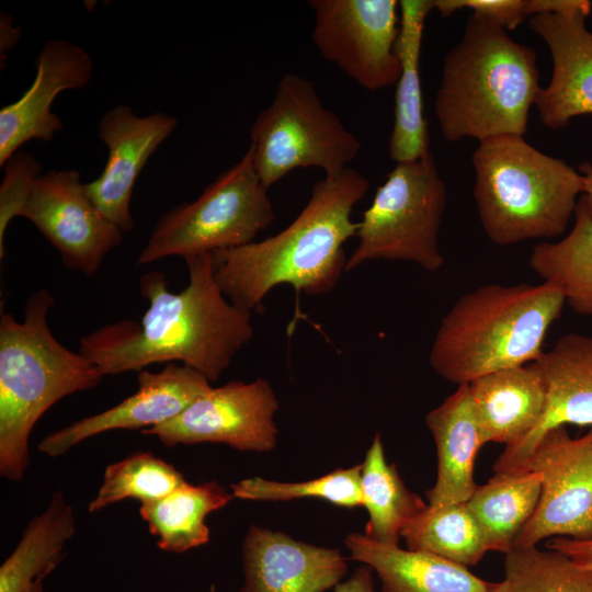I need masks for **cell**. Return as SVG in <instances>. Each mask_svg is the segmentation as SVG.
<instances>
[{"instance_id": "52a82bcc", "label": "cell", "mask_w": 592, "mask_h": 592, "mask_svg": "<svg viewBox=\"0 0 592 592\" xmlns=\"http://www.w3.org/2000/svg\"><path fill=\"white\" fill-rule=\"evenodd\" d=\"M0 186V259L10 221L31 220L60 254L67 270L93 276L105 257L123 242V232L96 208L75 169L49 170L27 151L3 166Z\"/></svg>"}, {"instance_id": "8992f818", "label": "cell", "mask_w": 592, "mask_h": 592, "mask_svg": "<svg viewBox=\"0 0 592 592\" xmlns=\"http://www.w3.org/2000/svg\"><path fill=\"white\" fill-rule=\"evenodd\" d=\"M478 143L474 197L487 237L511 246L565 234L583 192L582 174L520 135Z\"/></svg>"}, {"instance_id": "44dd1931", "label": "cell", "mask_w": 592, "mask_h": 592, "mask_svg": "<svg viewBox=\"0 0 592 592\" xmlns=\"http://www.w3.org/2000/svg\"><path fill=\"white\" fill-rule=\"evenodd\" d=\"M436 456L435 483L426 492L430 505L466 502L476 490V455L485 445L475 414L468 385H460L441 405L425 415Z\"/></svg>"}, {"instance_id": "ba28073f", "label": "cell", "mask_w": 592, "mask_h": 592, "mask_svg": "<svg viewBox=\"0 0 592 592\" xmlns=\"http://www.w3.org/2000/svg\"><path fill=\"white\" fill-rule=\"evenodd\" d=\"M269 189L260 180L252 149L223 171L193 202L156 223L136 265L178 255L183 259L248 244L274 220Z\"/></svg>"}, {"instance_id": "4fadbf2b", "label": "cell", "mask_w": 592, "mask_h": 592, "mask_svg": "<svg viewBox=\"0 0 592 592\" xmlns=\"http://www.w3.org/2000/svg\"><path fill=\"white\" fill-rule=\"evenodd\" d=\"M278 400L263 378L210 387L175 418L141 431L167 447L220 443L246 452L275 447Z\"/></svg>"}, {"instance_id": "5b68a950", "label": "cell", "mask_w": 592, "mask_h": 592, "mask_svg": "<svg viewBox=\"0 0 592 592\" xmlns=\"http://www.w3.org/2000/svg\"><path fill=\"white\" fill-rule=\"evenodd\" d=\"M554 284H486L459 297L442 318L429 361L458 386L535 362L565 306Z\"/></svg>"}, {"instance_id": "3957f363", "label": "cell", "mask_w": 592, "mask_h": 592, "mask_svg": "<svg viewBox=\"0 0 592 592\" xmlns=\"http://www.w3.org/2000/svg\"><path fill=\"white\" fill-rule=\"evenodd\" d=\"M537 56L506 30L473 13L446 54L434 113L448 141L524 136L540 91Z\"/></svg>"}, {"instance_id": "d6986e66", "label": "cell", "mask_w": 592, "mask_h": 592, "mask_svg": "<svg viewBox=\"0 0 592 592\" xmlns=\"http://www.w3.org/2000/svg\"><path fill=\"white\" fill-rule=\"evenodd\" d=\"M585 19L554 13L530 19L531 30L547 44L553 60L550 81L535 102L540 122L550 129L592 114V32Z\"/></svg>"}, {"instance_id": "484cf974", "label": "cell", "mask_w": 592, "mask_h": 592, "mask_svg": "<svg viewBox=\"0 0 592 592\" xmlns=\"http://www.w3.org/2000/svg\"><path fill=\"white\" fill-rule=\"evenodd\" d=\"M540 496V477L534 471L494 474L477 486L466 501L479 522L489 551L508 554L532 517Z\"/></svg>"}, {"instance_id": "836d02e7", "label": "cell", "mask_w": 592, "mask_h": 592, "mask_svg": "<svg viewBox=\"0 0 592 592\" xmlns=\"http://www.w3.org/2000/svg\"><path fill=\"white\" fill-rule=\"evenodd\" d=\"M546 546L565 554L580 567L592 571V537L588 539L554 537Z\"/></svg>"}, {"instance_id": "7a4b0ae2", "label": "cell", "mask_w": 592, "mask_h": 592, "mask_svg": "<svg viewBox=\"0 0 592 592\" xmlns=\"http://www.w3.org/2000/svg\"><path fill=\"white\" fill-rule=\"evenodd\" d=\"M368 187V180L350 167L325 175L283 230L261 241L213 252L214 277L226 298L252 311L281 284L309 296L331 292L345 271L344 243L358 228L351 217L353 208Z\"/></svg>"}, {"instance_id": "cb8c5ba5", "label": "cell", "mask_w": 592, "mask_h": 592, "mask_svg": "<svg viewBox=\"0 0 592 592\" xmlns=\"http://www.w3.org/2000/svg\"><path fill=\"white\" fill-rule=\"evenodd\" d=\"M76 532L72 506L55 491L47 508L34 516L0 567V592H31L60 563Z\"/></svg>"}, {"instance_id": "30bf717a", "label": "cell", "mask_w": 592, "mask_h": 592, "mask_svg": "<svg viewBox=\"0 0 592 592\" xmlns=\"http://www.w3.org/2000/svg\"><path fill=\"white\" fill-rule=\"evenodd\" d=\"M446 201L432 152L396 163L363 213L345 271L371 260L413 262L428 272L439 271L445 262L439 232Z\"/></svg>"}, {"instance_id": "ffe728a7", "label": "cell", "mask_w": 592, "mask_h": 592, "mask_svg": "<svg viewBox=\"0 0 592 592\" xmlns=\"http://www.w3.org/2000/svg\"><path fill=\"white\" fill-rule=\"evenodd\" d=\"M467 385L485 444H515L543 417L546 390L535 362L486 374Z\"/></svg>"}, {"instance_id": "8fae6325", "label": "cell", "mask_w": 592, "mask_h": 592, "mask_svg": "<svg viewBox=\"0 0 592 592\" xmlns=\"http://www.w3.org/2000/svg\"><path fill=\"white\" fill-rule=\"evenodd\" d=\"M320 55L368 91L396 84L400 62L397 0H310Z\"/></svg>"}, {"instance_id": "e575fe53", "label": "cell", "mask_w": 592, "mask_h": 592, "mask_svg": "<svg viewBox=\"0 0 592 592\" xmlns=\"http://www.w3.org/2000/svg\"><path fill=\"white\" fill-rule=\"evenodd\" d=\"M334 592H375L373 569L366 565L357 568L348 580L335 585Z\"/></svg>"}, {"instance_id": "4dcf8cb0", "label": "cell", "mask_w": 592, "mask_h": 592, "mask_svg": "<svg viewBox=\"0 0 592 592\" xmlns=\"http://www.w3.org/2000/svg\"><path fill=\"white\" fill-rule=\"evenodd\" d=\"M185 481L171 464L150 452H136L110 464L101 487L88 504L90 513L126 499L141 503L159 500Z\"/></svg>"}, {"instance_id": "74e56055", "label": "cell", "mask_w": 592, "mask_h": 592, "mask_svg": "<svg viewBox=\"0 0 592 592\" xmlns=\"http://www.w3.org/2000/svg\"><path fill=\"white\" fill-rule=\"evenodd\" d=\"M31 592H44L43 590V582H37Z\"/></svg>"}, {"instance_id": "8d00e7d4", "label": "cell", "mask_w": 592, "mask_h": 592, "mask_svg": "<svg viewBox=\"0 0 592 592\" xmlns=\"http://www.w3.org/2000/svg\"><path fill=\"white\" fill-rule=\"evenodd\" d=\"M578 169L583 178V192L579 198V202L592 218V164L584 161L579 166Z\"/></svg>"}, {"instance_id": "f546056e", "label": "cell", "mask_w": 592, "mask_h": 592, "mask_svg": "<svg viewBox=\"0 0 592 592\" xmlns=\"http://www.w3.org/2000/svg\"><path fill=\"white\" fill-rule=\"evenodd\" d=\"M490 592H592V571L554 549L514 548L505 554L503 579Z\"/></svg>"}, {"instance_id": "d6a6232c", "label": "cell", "mask_w": 592, "mask_h": 592, "mask_svg": "<svg viewBox=\"0 0 592 592\" xmlns=\"http://www.w3.org/2000/svg\"><path fill=\"white\" fill-rule=\"evenodd\" d=\"M434 9L442 16H449L462 9H471L506 31L517 27L530 18L527 0H434Z\"/></svg>"}, {"instance_id": "f1b7e54d", "label": "cell", "mask_w": 592, "mask_h": 592, "mask_svg": "<svg viewBox=\"0 0 592 592\" xmlns=\"http://www.w3.org/2000/svg\"><path fill=\"white\" fill-rule=\"evenodd\" d=\"M407 548L474 566L489 551L485 533L466 502L425 506L401 532Z\"/></svg>"}, {"instance_id": "277c9868", "label": "cell", "mask_w": 592, "mask_h": 592, "mask_svg": "<svg viewBox=\"0 0 592 592\" xmlns=\"http://www.w3.org/2000/svg\"><path fill=\"white\" fill-rule=\"evenodd\" d=\"M50 291L32 293L19 321L0 314V475L21 481L29 440L41 417L62 398L98 386L104 375L89 357L62 345L48 325Z\"/></svg>"}, {"instance_id": "5bb4252c", "label": "cell", "mask_w": 592, "mask_h": 592, "mask_svg": "<svg viewBox=\"0 0 592 592\" xmlns=\"http://www.w3.org/2000/svg\"><path fill=\"white\" fill-rule=\"evenodd\" d=\"M137 385V390L116 406L46 435L37 449L58 457L107 431L157 426L179 415L212 387L201 373L177 363H168L159 372H138Z\"/></svg>"}, {"instance_id": "1f68e13d", "label": "cell", "mask_w": 592, "mask_h": 592, "mask_svg": "<svg viewBox=\"0 0 592 592\" xmlns=\"http://www.w3.org/2000/svg\"><path fill=\"white\" fill-rule=\"evenodd\" d=\"M362 464L335 469L322 477L301 482H280L252 477L230 486L234 498L253 501H289L317 498L343 508L363 505Z\"/></svg>"}, {"instance_id": "9c48e42d", "label": "cell", "mask_w": 592, "mask_h": 592, "mask_svg": "<svg viewBox=\"0 0 592 592\" xmlns=\"http://www.w3.org/2000/svg\"><path fill=\"white\" fill-rule=\"evenodd\" d=\"M249 135L254 168L267 189L298 168L335 175L361 149L358 138L323 105L315 83L296 73L282 76Z\"/></svg>"}, {"instance_id": "7c38bea8", "label": "cell", "mask_w": 592, "mask_h": 592, "mask_svg": "<svg viewBox=\"0 0 592 592\" xmlns=\"http://www.w3.org/2000/svg\"><path fill=\"white\" fill-rule=\"evenodd\" d=\"M540 477L537 506L514 548L536 546L547 537H592V428L572 437L565 426L547 431L533 449L525 471Z\"/></svg>"}, {"instance_id": "9a60e30c", "label": "cell", "mask_w": 592, "mask_h": 592, "mask_svg": "<svg viewBox=\"0 0 592 592\" xmlns=\"http://www.w3.org/2000/svg\"><path fill=\"white\" fill-rule=\"evenodd\" d=\"M178 123L175 116L162 112L139 116L123 104L99 119L98 135L107 147V160L100 177L84 183V189L102 215L122 232L134 227L130 200L140 171Z\"/></svg>"}, {"instance_id": "6da1fadb", "label": "cell", "mask_w": 592, "mask_h": 592, "mask_svg": "<svg viewBox=\"0 0 592 592\" xmlns=\"http://www.w3.org/2000/svg\"><path fill=\"white\" fill-rule=\"evenodd\" d=\"M184 261L189 282L181 292L168 289L162 272H148L139 281L149 303L139 322L109 323L80 339L79 352L104 376L181 362L212 383L252 340V311L226 298L214 277L212 253Z\"/></svg>"}, {"instance_id": "4316f807", "label": "cell", "mask_w": 592, "mask_h": 592, "mask_svg": "<svg viewBox=\"0 0 592 592\" xmlns=\"http://www.w3.org/2000/svg\"><path fill=\"white\" fill-rule=\"evenodd\" d=\"M528 263L543 282L559 288L574 312L592 316V218L580 202L570 231L536 244Z\"/></svg>"}, {"instance_id": "d590c367", "label": "cell", "mask_w": 592, "mask_h": 592, "mask_svg": "<svg viewBox=\"0 0 592 592\" xmlns=\"http://www.w3.org/2000/svg\"><path fill=\"white\" fill-rule=\"evenodd\" d=\"M21 34V29L14 26L13 18L5 12H1L0 15V53H1V66L3 58H5L8 52L12 50L18 43Z\"/></svg>"}, {"instance_id": "83f0119b", "label": "cell", "mask_w": 592, "mask_h": 592, "mask_svg": "<svg viewBox=\"0 0 592 592\" xmlns=\"http://www.w3.org/2000/svg\"><path fill=\"white\" fill-rule=\"evenodd\" d=\"M361 490L369 515L365 535L378 543L398 545L406 525L425 506L406 487L396 465L387 463L378 433L362 464Z\"/></svg>"}, {"instance_id": "2e32d148", "label": "cell", "mask_w": 592, "mask_h": 592, "mask_svg": "<svg viewBox=\"0 0 592 592\" xmlns=\"http://www.w3.org/2000/svg\"><path fill=\"white\" fill-rule=\"evenodd\" d=\"M535 363L546 390L543 417L528 435L505 446L493 464L494 474L524 473L536 444L554 428L592 426V337L565 334Z\"/></svg>"}, {"instance_id": "603a6c76", "label": "cell", "mask_w": 592, "mask_h": 592, "mask_svg": "<svg viewBox=\"0 0 592 592\" xmlns=\"http://www.w3.org/2000/svg\"><path fill=\"white\" fill-rule=\"evenodd\" d=\"M433 9L432 0L399 1L396 54L400 76L396 83L394 126L389 138V155L396 163L418 160L431 152L423 114L420 53L425 20Z\"/></svg>"}, {"instance_id": "d4e9b609", "label": "cell", "mask_w": 592, "mask_h": 592, "mask_svg": "<svg viewBox=\"0 0 592 592\" xmlns=\"http://www.w3.org/2000/svg\"><path fill=\"white\" fill-rule=\"evenodd\" d=\"M232 498L216 481H184L166 497L141 503L139 514L157 537L160 549L181 554L208 543L207 515L226 506Z\"/></svg>"}, {"instance_id": "7402d4cb", "label": "cell", "mask_w": 592, "mask_h": 592, "mask_svg": "<svg viewBox=\"0 0 592 592\" xmlns=\"http://www.w3.org/2000/svg\"><path fill=\"white\" fill-rule=\"evenodd\" d=\"M345 546L354 560L371 567L383 592H490L489 583L466 566L440 556L383 544L365 534L351 533Z\"/></svg>"}, {"instance_id": "ac0fdd59", "label": "cell", "mask_w": 592, "mask_h": 592, "mask_svg": "<svg viewBox=\"0 0 592 592\" xmlns=\"http://www.w3.org/2000/svg\"><path fill=\"white\" fill-rule=\"evenodd\" d=\"M244 582L239 592H326L348 571L339 549L298 542L251 525L242 544Z\"/></svg>"}, {"instance_id": "e0dca14e", "label": "cell", "mask_w": 592, "mask_h": 592, "mask_svg": "<svg viewBox=\"0 0 592 592\" xmlns=\"http://www.w3.org/2000/svg\"><path fill=\"white\" fill-rule=\"evenodd\" d=\"M35 78L23 95L0 110V167L25 143L49 141L62 128L52 112L56 96L65 90L84 88L91 80V56L66 39H50L35 59Z\"/></svg>"}]
</instances>
